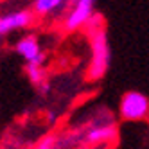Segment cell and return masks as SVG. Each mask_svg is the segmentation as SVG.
Listing matches in <instances>:
<instances>
[{"instance_id": "obj_7", "label": "cell", "mask_w": 149, "mask_h": 149, "mask_svg": "<svg viewBox=\"0 0 149 149\" xmlns=\"http://www.w3.org/2000/svg\"><path fill=\"white\" fill-rule=\"evenodd\" d=\"M25 74L27 79L38 88H47V72L43 65H38V63H29L25 65Z\"/></svg>"}, {"instance_id": "obj_9", "label": "cell", "mask_w": 149, "mask_h": 149, "mask_svg": "<svg viewBox=\"0 0 149 149\" xmlns=\"http://www.w3.org/2000/svg\"><path fill=\"white\" fill-rule=\"evenodd\" d=\"M0 149H27V147H25L22 142H15V144H13V142H7V144H4Z\"/></svg>"}, {"instance_id": "obj_10", "label": "cell", "mask_w": 149, "mask_h": 149, "mask_svg": "<svg viewBox=\"0 0 149 149\" xmlns=\"http://www.w3.org/2000/svg\"><path fill=\"white\" fill-rule=\"evenodd\" d=\"M74 2H77V0H70V4H74Z\"/></svg>"}, {"instance_id": "obj_2", "label": "cell", "mask_w": 149, "mask_h": 149, "mask_svg": "<svg viewBox=\"0 0 149 149\" xmlns=\"http://www.w3.org/2000/svg\"><path fill=\"white\" fill-rule=\"evenodd\" d=\"M34 11L29 7H11L6 11H0V38H6L9 34L27 31L36 22Z\"/></svg>"}, {"instance_id": "obj_6", "label": "cell", "mask_w": 149, "mask_h": 149, "mask_svg": "<svg viewBox=\"0 0 149 149\" xmlns=\"http://www.w3.org/2000/svg\"><path fill=\"white\" fill-rule=\"evenodd\" d=\"M70 6V0H31V9L40 20L63 18Z\"/></svg>"}, {"instance_id": "obj_4", "label": "cell", "mask_w": 149, "mask_h": 149, "mask_svg": "<svg viewBox=\"0 0 149 149\" xmlns=\"http://www.w3.org/2000/svg\"><path fill=\"white\" fill-rule=\"evenodd\" d=\"M119 117L126 122H142L149 117V99L147 95L130 90L126 92L119 102Z\"/></svg>"}, {"instance_id": "obj_3", "label": "cell", "mask_w": 149, "mask_h": 149, "mask_svg": "<svg viewBox=\"0 0 149 149\" xmlns=\"http://www.w3.org/2000/svg\"><path fill=\"white\" fill-rule=\"evenodd\" d=\"M99 0H77L68 6L67 13L63 15L61 24H63V31L67 33H76V31L86 29V25L90 24V20L95 16V6Z\"/></svg>"}, {"instance_id": "obj_8", "label": "cell", "mask_w": 149, "mask_h": 149, "mask_svg": "<svg viewBox=\"0 0 149 149\" xmlns=\"http://www.w3.org/2000/svg\"><path fill=\"white\" fill-rule=\"evenodd\" d=\"M56 133H47L40 138V140L31 147V149H54L56 147Z\"/></svg>"}, {"instance_id": "obj_1", "label": "cell", "mask_w": 149, "mask_h": 149, "mask_svg": "<svg viewBox=\"0 0 149 149\" xmlns=\"http://www.w3.org/2000/svg\"><path fill=\"white\" fill-rule=\"evenodd\" d=\"M88 43H90V65H88V79L101 81L110 70L111 65V47L108 33L102 25V16L95 13V16L86 25Z\"/></svg>"}, {"instance_id": "obj_11", "label": "cell", "mask_w": 149, "mask_h": 149, "mask_svg": "<svg viewBox=\"0 0 149 149\" xmlns=\"http://www.w3.org/2000/svg\"><path fill=\"white\" fill-rule=\"evenodd\" d=\"M0 47H2V38H0Z\"/></svg>"}, {"instance_id": "obj_5", "label": "cell", "mask_w": 149, "mask_h": 149, "mask_svg": "<svg viewBox=\"0 0 149 149\" xmlns=\"http://www.w3.org/2000/svg\"><path fill=\"white\" fill-rule=\"evenodd\" d=\"M15 52L24 59L25 65L29 63H38V65H43L45 63V50L43 45L36 34H24L20 36L15 45H13Z\"/></svg>"}]
</instances>
